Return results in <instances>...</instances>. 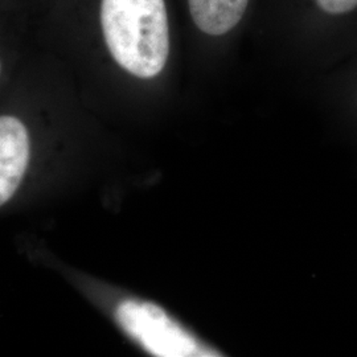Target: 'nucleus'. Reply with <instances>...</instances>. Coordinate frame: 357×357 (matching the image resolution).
Returning <instances> with one entry per match:
<instances>
[{"label": "nucleus", "instance_id": "nucleus-4", "mask_svg": "<svg viewBox=\"0 0 357 357\" xmlns=\"http://www.w3.org/2000/svg\"><path fill=\"white\" fill-rule=\"evenodd\" d=\"M192 23L203 35H229L243 22L250 0H187Z\"/></svg>", "mask_w": 357, "mask_h": 357}, {"label": "nucleus", "instance_id": "nucleus-1", "mask_svg": "<svg viewBox=\"0 0 357 357\" xmlns=\"http://www.w3.org/2000/svg\"><path fill=\"white\" fill-rule=\"evenodd\" d=\"M101 26L122 69L143 79L163 72L171 50L166 0H102Z\"/></svg>", "mask_w": 357, "mask_h": 357}, {"label": "nucleus", "instance_id": "nucleus-6", "mask_svg": "<svg viewBox=\"0 0 357 357\" xmlns=\"http://www.w3.org/2000/svg\"><path fill=\"white\" fill-rule=\"evenodd\" d=\"M0 72H1V64H0Z\"/></svg>", "mask_w": 357, "mask_h": 357}, {"label": "nucleus", "instance_id": "nucleus-5", "mask_svg": "<svg viewBox=\"0 0 357 357\" xmlns=\"http://www.w3.org/2000/svg\"><path fill=\"white\" fill-rule=\"evenodd\" d=\"M312 3L328 19H343L357 11V0H312Z\"/></svg>", "mask_w": 357, "mask_h": 357}, {"label": "nucleus", "instance_id": "nucleus-2", "mask_svg": "<svg viewBox=\"0 0 357 357\" xmlns=\"http://www.w3.org/2000/svg\"><path fill=\"white\" fill-rule=\"evenodd\" d=\"M115 319L153 356H218V354L199 344L167 315L163 308L151 302L123 301L115 310Z\"/></svg>", "mask_w": 357, "mask_h": 357}, {"label": "nucleus", "instance_id": "nucleus-3", "mask_svg": "<svg viewBox=\"0 0 357 357\" xmlns=\"http://www.w3.org/2000/svg\"><path fill=\"white\" fill-rule=\"evenodd\" d=\"M29 155L24 123L11 115H0V206L8 203L20 187Z\"/></svg>", "mask_w": 357, "mask_h": 357}]
</instances>
